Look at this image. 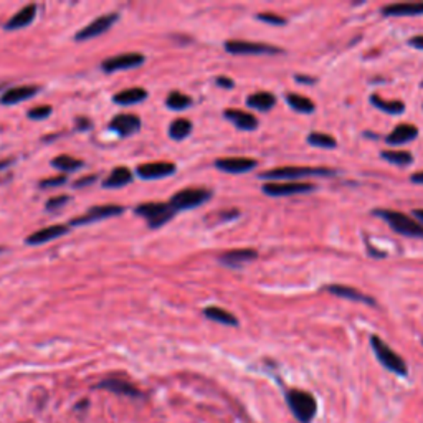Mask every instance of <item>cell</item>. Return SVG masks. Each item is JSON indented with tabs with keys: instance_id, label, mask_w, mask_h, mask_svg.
Wrapping results in <instances>:
<instances>
[{
	"instance_id": "d6a6232c",
	"label": "cell",
	"mask_w": 423,
	"mask_h": 423,
	"mask_svg": "<svg viewBox=\"0 0 423 423\" xmlns=\"http://www.w3.org/2000/svg\"><path fill=\"white\" fill-rule=\"evenodd\" d=\"M306 141H308L309 145H314V148H321V149L337 148V141L332 138V136L326 134V133H317V131L311 133L308 138H306Z\"/></svg>"
},
{
	"instance_id": "cb8c5ba5",
	"label": "cell",
	"mask_w": 423,
	"mask_h": 423,
	"mask_svg": "<svg viewBox=\"0 0 423 423\" xmlns=\"http://www.w3.org/2000/svg\"><path fill=\"white\" fill-rule=\"evenodd\" d=\"M145 98H148V92H145L144 88H129L116 93L113 97V101L121 106H131L144 101Z\"/></svg>"
},
{
	"instance_id": "d590c367",
	"label": "cell",
	"mask_w": 423,
	"mask_h": 423,
	"mask_svg": "<svg viewBox=\"0 0 423 423\" xmlns=\"http://www.w3.org/2000/svg\"><path fill=\"white\" fill-rule=\"evenodd\" d=\"M256 18L260 20V22H265L268 25H286L288 23V20L285 17H281L278 13H271V12H263V13H256Z\"/></svg>"
},
{
	"instance_id": "60d3db41",
	"label": "cell",
	"mask_w": 423,
	"mask_h": 423,
	"mask_svg": "<svg viewBox=\"0 0 423 423\" xmlns=\"http://www.w3.org/2000/svg\"><path fill=\"white\" fill-rule=\"evenodd\" d=\"M409 45H410L412 48L423 50V35H417V37H412L409 40Z\"/></svg>"
},
{
	"instance_id": "9a60e30c",
	"label": "cell",
	"mask_w": 423,
	"mask_h": 423,
	"mask_svg": "<svg viewBox=\"0 0 423 423\" xmlns=\"http://www.w3.org/2000/svg\"><path fill=\"white\" fill-rule=\"evenodd\" d=\"M258 258V251L251 248H240V250H230L224 253L219 258V261L224 266L229 268H238V266L248 263V261Z\"/></svg>"
},
{
	"instance_id": "2e32d148",
	"label": "cell",
	"mask_w": 423,
	"mask_h": 423,
	"mask_svg": "<svg viewBox=\"0 0 423 423\" xmlns=\"http://www.w3.org/2000/svg\"><path fill=\"white\" fill-rule=\"evenodd\" d=\"M70 231V229L67 225H52V226H47V229H42L38 231H35L30 236L25 238L28 245H43V243H48V241L52 240H57L60 236L67 235Z\"/></svg>"
},
{
	"instance_id": "3957f363",
	"label": "cell",
	"mask_w": 423,
	"mask_h": 423,
	"mask_svg": "<svg viewBox=\"0 0 423 423\" xmlns=\"http://www.w3.org/2000/svg\"><path fill=\"white\" fill-rule=\"evenodd\" d=\"M334 169L327 167H303V165H288V167H278L265 170L260 174L261 179L266 180H291V179H303V177H331L334 175Z\"/></svg>"
},
{
	"instance_id": "603a6c76",
	"label": "cell",
	"mask_w": 423,
	"mask_h": 423,
	"mask_svg": "<svg viewBox=\"0 0 423 423\" xmlns=\"http://www.w3.org/2000/svg\"><path fill=\"white\" fill-rule=\"evenodd\" d=\"M225 118L234 123L236 128L241 131H255L258 128V119L255 118L253 114L246 113V111L241 109H226L225 111Z\"/></svg>"
},
{
	"instance_id": "30bf717a",
	"label": "cell",
	"mask_w": 423,
	"mask_h": 423,
	"mask_svg": "<svg viewBox=\"0 0 423 423\" xmlns=\"http://www.w3.org/2000/svg\"><path fill=\"white\" fill-rule=\"evenodd\" d=\"M145 62V57L143 53H121L116 55V57L106 58L101 63L103 72L106 73H114V72H123V70H131L138 68Z\"/></svg>"
},
{
	"instance_id": "5b68a950",
	"label": "cell",
	"mask_w": 423,
	"mask_h": 423,
	"mask_svg": "<svg viewBox=\"0 0 423 423\" xmlns=\"http://www.w3.org/2000/svg\"><path fill=\"white\" fill-rule=\"evenodd\" d=\"M210 197H211V190L209 189L189 187V189L180 190L177 194H174L169 205L175 210V214H177V211H182V210L200 207L202 204L209 202Z\"/></svg>"
},
{
	"instance_id": "1f68e13d",
	"label": "cell",
	"mask_w": 423,
	"mask_h": 423,
	"mask_svg": "<svg viewBox=\"0 0 423 423\" xmlns=\"http://www.w3.org/2000/svg\"><path fill=\"white\" fill-rule=\"evenodd\" d=\"M52 165L55 169L62 170V172H73L79 167H83L84 163L79 159H75L72 155H58L52 160Z\"/></svg>"
},
{
	"instance_id": "f6af8a7d",
	"label": "cell",
	"mask_w": 423,
	"mask_h": 423,
	"mask_svg": "<svg viewBox=\"0 0 423 423\" xmlns=\"http://www.w3.org/2000/svg\"><path fill=\"white\" fill-rule=\"evenodd\" d=\"M414 216L417 219V221H419V224H423V209L414 210Z\"/></svg>"
},
{
	"instance_id": "d6986e66",
	"label": "cell",
	"mask_w": 423,
	"mask_h": 423,
	"mask_svg": "<svg viewBox=\"0 0 423 423\" xmlns=\"http://www.w3.org/2000/svg\"><path fill=\"white\" fill-rule=\"evenodd\" d=\"M419 138V128L414 124H399L392 133L387 136L385 141L389 145H404Z\"/></svg>"
},
{
	"instance_id": "ee69618b",
	"label": "cell",
	"mask_w": 423,
	"mask_h": 423,
	"mask_svg": "<svg viewBox=\"0 0 423 423\" xmlns=\"http://www.w3.org/2000/svg\"><path fill=\"white\" fill-rule=\"evenodd\" d=\"M410 180L414 184H423V172H417V174H414L410 177Z\"/></svg>"
},
{
	"instance_id": "5bb4252c",
	"label": "cell",
	"mask_w": 423,
	"mask_h": 423,
	"mask_svg": "<svg viewBox=\"0 0 423 423\" xmlns=\"http://www.w3.org/2000/svg\"><path fill=\"white\" fill-rule=\"evenodd\" d=\"M109 129H113L121 138H128L141 129V119L136 114H118L111 119Z\"/></svg>"
},
{
	"instance_id": "e0dca14e",
	"label": "cell",
	"mask_w": 423,
	"mask_h": 423,
	"mask_svg": "<svg viewBox=\"0 0 423 423\" xmlns=\"http://www.w3.org/2000/svg\"><path fill=\"white\" fill-rule=\"evenodd\" d=\"M97 389H103L108 392H113V394L118 395H124V397H133V399H138V397H143L141 390L138 387H134L129 382L121 380V379H106L103 382H99L97 385Z\"/></svg>"
},
{
	"instance_id": "52a82bcc",
	"label": "cell",
	"mask_w": 423,
	"mask_h": 423,
	"mask_svg": "<svg viewBox=\"0 0 423 423\" xmlns=\"http://www.w3.org/2000/svg\"><path fill=\"white\" fill-rule=\"evenodd\" d=\"M225 50L231 55H280L283 50L275 45L246 42V40H226Z\"/></svg>"
},
{
	"instance_id": "44dd1931",
	"label": "cell",
	"mask_w": 423,
	"mask_h": 423,
	"mask_svg": "<svg viewBox=\"0 0 423 423\" xmlns=\"http://www.w3.org/2000/svg\"><path fill=\"white\" fill-rule=\"evenodd\" d=\"M37 93H38V88L32 87V84H27V87H15L7 89V92L0 97V103L4 106L18 104L22 101H27L30 98H33Z\"/></svg>"
},
{
	"instance_id": "d4e9b609",
	"label": "cell",
	"mask_w": 423,
	"mask_h": 423,
	"mask_svg": "<svg viewBox=\"0 0 423 423\" xmlns=\"http://www.w3.org/2000/svg\"><path fill=\"white\" fill-rule=\"evenodd\" d=\"M133 180V172L128 167H116L113 172L108 175V179L103 182V187L106 189H119L128 185Z\"/></svg>"
},
{
	"instance_id": "484cf974",
	"label": "cell",
	"mask_w": 423,
	"mask_h": 423,
	"mask_svg": "<svg viewBox=\"0 0 423 423\" xmlns=\"http://www.w3.org/2000/svg\"><path fill=\"white\" fill-rule=\"evenodd\" d=\"M276 104V97L270 92H258L246 98V106L258 111H270Z\"/></svg>"
},
{
	"instance_id": "74e56055",
	"label": "cell",
	"mask_w": 423,
	"mask_h": 423,
	"mask_svg": "<svg viewBox=\"0 0 423 423\" xmlns=\"http://www.w3.org/2000/svg\"><path fill=\"white\" fill-rule=\"evenodd\" d=\"M67 182V175H58V177H52V179H45L40 182L43 189H50V187H60Z\"/></svg>"
},
{
	"instance_id": "ba28073f",
	"label": "cell",
	"mask_w": 423,
	"mask_h": 423,
	"mask_svg": "<svg viewBox=\"0 0 423 423\" xmlns=\"http://www.w3.org/2000/svg\"><path fill=\"white\" fill-rule=\"evenodd\" d=\"M261 190L270 197H290V195L296 194L313 192L316 185L308 182H268L261 187Z\"/></svg>"
},
{
	"instance_id": "4dcf8cb0",
	"label": "cell",
	"mask_w": 423,
	"mask_h": 423,
	"mask_svg": "<svg viewBox=\"0 0 423 423\" xmlns=\"http://www.w3.org/2000/svg\"><path fill=\"white\" fill-rule=\"evenodd\" d=\"M382 158H384L387 163L390 164H395V165H400V167H404V165H410L414 163V155H412L409 150H382Z\"/></svg>"
},
{
	"instance_id": "6da1fadb",
	"label": "cell",
	"mask_w": 423,
	"mask_h": 423,
	"mask_svg": "<svg viewBox=\"0 0 423 423\" xmlns=\"http://www.w3.org/2000/svg\"><path fill=\"white\" fill-rule=\"evenodd\" d=\"M285 399L296 420L300 423H313L317 414V402L313 394L301 389H291L285 392Z\"/></svg>"
},
{
	"instance_id": "277c9868",
	"label": "cell",
	"mask_w": 423,
	"mask_h": 423,
	"mask_svg": "<svg viewBox=\"0 0 423 423\" xmlns=\"http://www.w3.org/2000/svg\"><path fill=\"white\" fill-rule=\"evenodd\" d=\"M370 347L372 351H374L377 361H379L387 370H390L392 374L399 377L409 375V367H407L405 361L402 359L394 349H390L379 336H370Z\"/></svg>"
},
{
	"instance_id": "9c48e42d",
	"label": "cell",
	"mask_w": 423,
	"mask_h": 423,
	"mask_svg": "<svg viewBox=\"0 0 423 423\" xmlns=\"http://www.w3.org/2000/svg\"><path fill=\"white\" fill-rule=\"evenodd\" d=\"M119 20V13L111 12V13H104L101 17H98L97 20H93L92 23H88L87 27L79 30V32L75 35V40L78 42H84V40H92L94 37H99L104 32L113 27V25Z\"/></svg>"
},
{
	"instance_id": "4fadbf2b",
	"label": "cell",
	"mask_w": 423,
	"mask_h": 423,
	"mask_svg": "<svg viewBox=\"0 0 423 423\" xmlns=\"http://www.w3.org/2000/svg\"><path fill=\"white\" fill-rule=\"evenodd\" d=\"M175 172V165L172 163H148L141 164L138 169H136V174L139 175L141 179L145 180H155V179H164L169 177Z\"/></svg>"
},
{
	"instance_id": "836d02e7",
	"label": "cell",
	"mask_w": 423,
	"mask_h": 423,
	"mask_svg": "<svg viewBox=\"0 0 423 423\" xmlns=\"http://www.w3.org/2000/svg\"><path fill=\"white\" fill-rule=\"evenodd\" d=\"M190 104H192V98H189L187 94H184L180 92H170L167 99H165V106H167L169 109H174V111L187 109Z\"/></svg>"
},
{
	"instance_id": "b9f144b4",
	"label": "cell",
	"mask_w": 423,
	"mask_h": 423,
	"mask_svg": "<svg viewBox=\"0 0 423 423\" xmlns=\"http://www.w3.org/2000/svg\"><path fill=\"white\" fill-rule=\"evenodd\" d=\"M295 79L298 83H303V84H314L316 83V78H311V77H304V75H296Z\"/></svg>"
},
{
	"instance_id": "7402d4cb",
	"label": "cell",
	"mask_w": 423,
	"mask_h": 423,
	"mask_svg": "<svg viewBox=\"0 0 423 423\" xmlns=\"http://www.w3.org/2000/svg\"><path fill=\"white\" fill-rule=\"evenodd\" d=\"M35 17H37V5H25V7L20 9L13 17L9 18V22L5 23V30H20L28 27L35 20Z\"/></svg>"
},
{
	"instance_id": "ac0fdd59",
	"label": "cell",
	"mask_w": 423,
	"mask_h": 423,
	"mask_svg": "<svg viewBox=\"0 0 423 423\" xmlns=\"http://www.w3.org/2000/svg\"><path fill=\"white\" fill-rule=\"evenodd\" d=\"M385 17H415L423 15V2H405V4H389L382 7Z\"/></svg>"
},
{
	"instance_id": "bcb514c9",
	"label": "cell",
	"mask_w": 423,
	"mask_h": 423,
	"mask_svg": "<svg viewBox=\"0 0 423 423\" xmlns=\"http://www.w3.org/2000/svg\"><path fill=\"white\" fill-rule=\"evenodd\" d=\"M422 87H423V82H422Z\"/></svg>"
},
{
	"instance_id": "f1b7e54d",
	"label": "cell",
	"mask_w": 423,
	"mask_h": 423,
	"mask_svg": "<svg viewBox=\"0 0 423 423\" xmlns=\"http://www.w3.org/2000/svg\"><path fill=\"white\" fill-rule=\"evenodd\" d=\"M370 103H372V106H375L377 109L384 111V113L392 114V116L402 114L405 111V104L402 101H387V99L379 97V94H372Z\"/></svg>"
},
{
	"instance_id": "4316f807",
	"label": "cell",
	"mask_w": 423,
	"mask_h": 423,
	"mask_svg": "<svg viewBox=\"0 0 423 423\" xmlns=\"http://www.w3.org/2000/svg\"><path fill=\"white\" fill-rule=\"evenodd\" d=\"M204 316L210 321L219 322V324L238 326V319H236L231 313H229V311H225L224 308H219V306H207V308L204 309Z\"/></svg>"
},
{
	"instance_id": "7bdbcfd3",
	"label": "cell",
	"mask_w": 423,
	"mask_h": 423,
	"mask_svg": "<svg viewBox=\"0 0 423 423\" xmlns=\"http://www.w3.org/2000/svg\"><path fill=\"white\" fill-rule=\"evenodd\" d=\"M78 128L82 131H87V129L92 128V123H89L87 118H79L78 119Z\"/></svg>"
},
{
	"instance_id": "7c38bea8",
	"label": "cell",
	"mask_w": 423,
	"mask_h": 423,
	"mask_svg": "<svg viewBox=\"0 0 423 423\" xmlns=\"http://www.w3.org/2000/svg\"><path fill=\"white\" fill-rule=\"evenodd\" d=\"M258 163L251 158H224L215 160V167L226 174H245L253 170Z\"/></svg>"
},
{
	"instance_id": "8fae6325",
	"label": "cell",
	"mask_w": 423,
	"mask_h": 423,
	"mask_svg": "<svg viewBox=\"0 0 423 423\" xmlns=\"http://www.w3.org/2000/svg\"><path fill=\"white\" fill-rule=\"evenodd\" d=\"M123 211H124V207H121V205H98V207L89 209L87 214L78 216V219H73L70 225L73 226L88 225V224H93V221L111 219V216H118L123 214Z\"/></svg>"
},
{
	"instance_id": "8d00e7d4",
	"label": "cell",
	"mask_w": 423,
	"mask_h": 423,
	"mask_svg": "<svg viewBox=\"0 0 423 423\" xmlns=\"http://www.w3.org/2000/svg\"><path fill=\"white\" fill-rule=\"evenodd\" d=\"M68 202H70L68 195H58V197H53V199L48 200V202H47V210L57 211V210H60L62 207H65V205H67Z\"/></svg>"
},
{
	"instance_id": "ffe728a7",
	"label": "cell",
	"mask_w": 423,
	"mask_h": 423,
	"mask_svg": "<svg viewBox=\"0 0 423 423\" xmlns=\"http://www.w3.org/2000/svg\"><path fill=\"white\" fill-rule=\"evenodd\" d=\"M327 293L339 296V298L344 300H351V301H357V303H364L369 306H375V300L370 298V296L362 295L361 291H357L356 288H351V286H344V285H329L326 286Z\"/></svg>"
},
{
	"instance_id": "83f0119b",
	"label": "cell",
	"mask_w": 423,
	"mask_h": 423,
	"mask_svg": "<svg viewBox=\"0 0 423 423\" xmlns=\"http://www.w3.org/2000/svg\"><path fill=\"white\" fill-rule=\"evenodd\" d=\"M286 103H288L295 111H298V113H303V114L314 113L316 109L314 101H311L309 98H306L303 94H298V93L286 94Z\"/></svg>"
},
{
	"instance_id": "f35d334b",
	"label": "cell",
	"mask_w": 423,
	"mask_h": 423,
	"mask_svg": "<svg viewBox=\"0 0 423 423\" xmlns=\"http://www.w3.org/2000/svg\"><path fill=\"white\" fill-rule=\"evenodd\" d=\"M215 83L219 84L220 88H225V89H234L235 88V82L229 77H216Z\"/></svg>"
},
{
	"instance_id": "f546056e",
	"label": "cell",
	"mask_w": 423,
	"mask_h": 423,
	"mask_svg": "<svg viewBox=\"0 0 423 423\" xmlns=\"http://www.w3.org/2000/svg\"><path fill=\"white\" fill-rule=\"evenodd\" d=\"M192 123L185 118H177L174 119L169 126V136L174 141H182L185 138H189V134L192 133Z\"/></svg>"
},
{
	"instance_id": "8992f818",
	"label": "cell",
	"mask_w": 423,
	"mask_h": 423,
	"mask_svg": "<svg viewBox=\"0 0 423 423\" xmlns=\"http://www.w3.org/2000/svg\"><path fill=\"white\" fill-rule=\"evenodd\" d=\"M136 214L143 219L148 220V224L150 229H159L167 224L169 220H172V216L175 215V210L170 207L169 204H163V202H148V204H141L136 207Z\"/></svg>"
},
{
	"instance_id": "7a4b0ae2",
	"label": "cell",
	"mask_w": 423,
	"mask_h": 423,
	"mask_svg": "<svg viewBox=\"0 0 423 423\" xmlns=\"http://www.w3.org/2000/svg\"><path fill=\"white\" fill-rule=\"evenodd\" d=\"M372 215L385 220L390 229L397 231V234L412 236V238H423V225L409 215L389 209H375L372 210Z\"/></svg>"
},
{
	"instance_id": "ab89813d",
	"label": "cell",
	"mask_w": 423,
	"mask_h": 423,
	"mask_svg": "<svg viewBox=\"0 0 423 423\" xmlns=\"http://www.w3.org/2000/svg\"><path fill=\"white\" fill-rule=\"evenodd\" d=\"M97 175H88V177H84V179H82V180H77V182H75V187H87L88 184H93V182H97Z\"/></svg>"
},
{
	"instance_id": "e575fe53",
	"label": "cell",
	"mask_w": 423,
	"mask_h": 423,
	"mask_svg": "<svg viewBox=\"0 0 423 423\" xmlns=\"http://www.w3.org/2000/svg\"><path fill=\"white\" fill-rule=\"evenodd\" d=\"M52 106L48 104H42V106H35L28 111V118L33 119V121H42V119H47L50 114H52Z\"/></svg>"
}]
</instances>
